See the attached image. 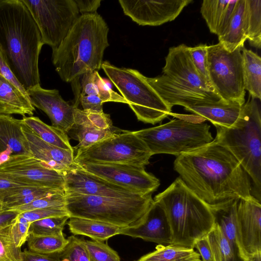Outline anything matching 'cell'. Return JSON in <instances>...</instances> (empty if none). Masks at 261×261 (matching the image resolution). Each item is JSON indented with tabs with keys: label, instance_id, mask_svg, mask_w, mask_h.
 Wrapping results in <instances>:
<instances>
[{
	"label": "cell",
	"instance_id": "6da1fadb",
	"mask_svg": "<svg viewBox=\"0 0 261 261\" xmlns=\"http://www.w3.org/2000/svg\"><path fill=\"white\" fill-rule=\"evenodd\" d=\"M174 169L185 184L209 206L231 199L255 198L248 174L234 156L214 140L177 156Z\"/></svg>",
	"mask_w": 261,
	"mask_h": 261
},
{
	"label": "cell",
	"instance_id": "7a4b0ae2",
	"mask_svg": "<svg viewBox=\"0 0 261 261\" xmlns=\"http://www.w3.org/2000/svg\"><path fill=\"white\" fill-rule=\"evenodd\" d=\"M43 44L22 0H0V48L25 91L40 85L39 57Z\"/></svg>",
	"mask_w": 261,
	"mask_h": 261
},
{
	"label": "cell",
	"instance_id": "3957f363",
	"mask_svg": "<svg viewBox=\"0 0 261 261\" xmlns=\"http://www.w3.org/2000/svg\"><path fill=\"white\" fill-rule=\"evenodd\" d=\"M108 25L97 12L81 14L60 44L53 49L52 62L64 82L71 83L90 71L101 68L109 46Z\"/></svg>",
	"mask_w": 261,
	"mask_h": 261
},
{
	"label": "cell",
	"instance_id": "277c9868",
	"mask_svg": "<svg viewBox=\"0 0 261 261\" xmlns=\"http://www.w3.org/2000/svg\"><path fill=\"white\" fill-rule=\"evenodd\" d=\"M164 209L172 232V245L191 248L207 235L215 222L205 202L179 177L153 199Z\"/></svg>",
	"mask_w": 261,
	"mask_h": 261
},
{
	"label": "cell",
	"instance_id": "5b68a950",
	"mask_svg": "<svg viewBox=\"0 0 261 261\" xmlns=\"http://www.w3.org/2000/svg\"><path fill=\"white\" fill-rule=\"evenodd\" d=\"M215 126L217 134L214 140L234 156L252 179L260 198L261 113L257 99L251 97L243 104L231 126Z\"/></svg>",
	"mask_w": 261,
	"mask_h": 261
},
{
	"label": "cell",
	"instance_id": "8992f818",
	"mask_svg": "<svg viewBox=\"0 0 261 261\" xmlns=\"http://www.w3.org/2000/svg\"><path fill=\"white\" fill-rule=\"evenodd\" d=\"M153 202L152 194L117 198L68 193L65 207L70 217L97 220L123 228L138 225Z\"/></svg>",
	"mask_w": 261,
	"mask_h": 261
},
{
	"label": "cell",
	"instance_id": "52a82bcc",
	"mask_svg": "<svg viewBox=\"0 0 261 261\" xmlns=\"http://www.w3.org/2000/svg\"><path fill=\"white\" fill-rule=\"evenodd\" d=\"M101 68L138 120L154 124L171 114L172 108L137 70L118 67L107 61L103 62Z\"/></svg>",
	"mask_w": 261,
	"mask_h": 261
},
{
	"label": "cell",
	"instance_id": "ba28073f",
	"mask_svg": "<svg viewBox=\"0 0 261 261\" xmlns=\"http://www.w3.org/2000/svg\"><path fill=\"white\" fill-rule=\"evenodd\" d=\"M207 123L174 119L155 127L134 132L152 155L170 154L178 156L205 146L214 140Z\"/></svg>",
	"mask_w": 261,
	"mask_h": 261
},
{
	"label": "cell",
	"instance_id": "9c48e42d",
	"mask_svg": "<svg viewBox=\"0 0 261 261\" xmlns=\"http://www.w3.org/2000/svg\"><path fill=\"white\" fill-rule=\"evenodd\" d=\"M145 144L134 132L121 133L76 150L77 164H125L145 167L152 156Z\"/></svg>",
	"mask_w": 261,
	"mask_h": 261
},
{
	"label": "cell",
	"instance_id": "30bf717a",
	"mask_svg": "<svg viewBox=\"0 0 261 261\" xmlns=\"http://www.w3.org/2000/svg\"><path fill=\"white\" fill-rule=\"evenodd\" d=\"M242 48L229 52L220 43L207 46V68L215 92L226 102L245 103Z\"/></svg>",
	"mask_w": 261,
	"mask_h": 261
},
{
	"label": "cell",
	"instance_id": "8fae6325",
	"mask_svg": "<svg viewBox=\"0 0 261 261\" xmlns=\"http://www.w3.org/2000/svg\"><path fill=\"white\" fill-rule=\"evenodd\" d=\"M40 31L42 43L57 48L80 16L74 0H22Z\"/></svg>",
	"mask_w": 261,
	"mask_h": 261
},
{
	"label": "cell",
	"instance_id": "7c38bea8",
	"mask_svg": "<svg viewBox=\"0 0 261 261\" xmlns=\"http://www.w3.org/2000/svg\"><path fill=\"white\" fill-rule=\"evenodd\" d=\"M0 175L32 186L65 192L63 174L45 166L32 156H11L0 165Z\"/></svg>",
	"mask_w": 261,
	"mask_h": 261
},
{
	"label": "cell",
	"instance_id": "4fadbf2b",
	"mask_svg": "<svg viewBox=\"0 0 261 261\" xmlns=\"http://www.w3.org/2000/svg\"><path fill=\"white\" fill-rule=\"evenodd\" d=\"M77 164L87 172L145 195L152 194L160 185L159 179L147 172L144 167L125 164Z\"/></svg>",
	"mask_w": 261,
	"mask_h": 261
},
{
	"label": "cell",
	"instance_id": "5bb4252c",
	"mask_svg": "<svg viewBox=\"0 0 261 261\" xmlns=\"http://www.w3.org/2000/svg\"><path fill=\"white\" fill-rule=\"evenodd\" d=\"M63 175L65 194L76 193L117 198L136 197L145 195L137 191L116 185L87 172L76 163L73 167Z\"/></svg>",
	"mask_w": 261,
	"mask_h": 261
},
{
	"label": "cell",
	"instance_id": "9a60e30c",
	"mask_svg": "<svg viewBox=\"0 0 261 261\" xmlns=\"http://www.w3.org/2000/svg\"><path fill=\"white\" fill-rule=\"evenodd\" d=\"M191 0H119L124 13L141 25L157 26L174 20Z\"/></svg>",
	"mask_w": 261,
	"mask_h": 261
},
{
	"label": "cell",
	"instance_id": "2e32d148",
	"mask_svg": "<svg viewBox=\"0 0 261 261\" xmlns=\"http://www.w3.org/2000/svg\"><path fill=\"white\" fill-rule=\"evenodd\" d=\"M237 231L241 254L244 260L261 253V204L256 198L239 199Z\"/></svg>",
	"mask_w": 261,
	"mask_h": 261
},
{
	"label": "cell",
	"instance_id": "e0dca14e",
	"mask_svg": "<svg viewBox=\"0 0 261 261\" xmlns=\"http://www.w3.org/2000/svg\"><path fill=\"white\" fill-rule=\"evenodd\" d=\"M163 72V74L193 90L203 94H217L210 90L200 76L192 61L189 47L184 44L169 49Z\"/></svg>",
	"mask_w": 261,
	"mask_h": 261
},
{
	"label": "cell",
	"instance_id": "ac0fdd59",
	"mask_svg": "<svg viewBox=\"0 0 261 261\" xmlns=\"http://www.w3.org/2000/svg\"><path fill=\"white\" fill-rule=\"evenodd\" d=\"M34 107L43 111L49 117L51 126L66 134L74 123L72 105L65 101L57 89H46L40 85L27 90Z\"/></svg>",
	"mask_w": 261,
	"mask_h": 261
},
{
	"label": "cell",
	"instance_id": "d6986e66",
	"mask_svg": "<svg viewBox=\"0 0 261 261\" xmlns=\"http://www.w3.org/2000/svg\"><path fill=\"white\" fill-rule=\"evenodd\" d=\"M119 234L140 238L159 245H169L172 242V232L166 214L154 201L138 225L120 228Z\"/></svg>",
	"mask_w": 261,
	"mask_h": 261
},
{
	"label": "cell",
	"instance_id": "ffe728a7",
	"mask_svg": "<svg viewBox=\"0 0 261 261\" xmlns=\"http://www.w3.org/2000/svg\"><path fill=\"white\" fill-rule=\"evenodd\" d=\"M147 80L171 108L174 105H179L187 109L207 100H222L217 94H207L195 91L163 74L154 77H147Z\"/></svg>",
	"mask_w": 261,
	"mask_h": 261
},
{
	"label": "cell",
	"instance_id": "44dd1931",
	"mask_svg": "<svg viewBox=\"0 0 261 261\" xmlns=\"http://www.w3.org/2000/svg\"><path fill=\"white\" fill-rule=\"evenodd\" d=\"M21 127L31 155L45 166L62 174L74 167L73 150L62 149L43 141L22 122Z\"/></svg>",
	"mask_w": 261,
	"mask_h": 261
},
{
	"label": "cell",
	"instance_id": "7402d4cb",
	"mask_svg": "<svg viewBox=\"0 0 261 261\" xmlns=\"http://www.w3.org/2000/svg\"><path fill=\"white\" fill-rule=\"evenodd\" d=\"M21 124V119L0 114V165L12 156H32Z\"/></svg>",
	"mask_w": 261,
	"mask_h": 261
},
{
	"label": "cell",
	"instance_id": "603a6c76",
	"mask_svg": "<svg viewBox=\"0 0 261 261\" xmlns=\"http://www.w3.org/2000/svg\"><path fill=\"white\" fill-rule=\"evenodd\" d=\"M243 105L233 102L208 100L185 109L210 121L214 125L231 126L238 118Z\"/></svg>",
	"mask_w": 261,
	"mask_h": 261
},
{
	"label": "cell",
	"instance_id": "cb8c5ba5",
	"mask_svg": "<svg viewBox=\"0 0 261 261\" xmlns=\"http://www.w3.org/2000/svg\"><path fill=\"white\" fill-rule=\"evenodd\" d=\"M95 71H88L71 82L74 96L72 105L76 108L81 106L82 108L81 110L84 111L102 112H103V103L99 96L95 80Z\"/></svg>",
	"mask_w": 261,
	"mask_h": 261
},
{
	"label": "cell",
	"instance_id": "d4e9b609",
	"mask_svg": "<svg viewBox=\"0 0 261 261\" xmlns=\"http://www.w3.org/2000/svg\"><path fill=\"white\" fill-rule=\"evenodd\" d=\"M73 114L74 123L67 133L71 138L79 142L77 145L73 147V149L89 147L124 130L114 126L107 129L98 128L89 122L78 108L74 109Z\"/></svg>",
	"mask_w": 261,
	"mask_h": 261
},
{
	"label": "cell",
	"instance_id": "484cf974",
	"mask_svg": "<svg viewBox=\"0 0 261 261\" xmlns=\"http://www.w3.org/2000/svg\"><path fill=\"white\" fill-rule=\"evenodd\" d=\"M35 110L29 97L0 74V114L32 116Z\"/></svg>",
	"mask_w": 261,
	"mask_h": 261
},
{
	"label": "cell",
	"instance_id": "4316f807",
	"mask_svg": "<svg viewBox=\"0 0 261 261\" xmlns=\"http://www.w3.org/2000/svg\"><path fill=\"white\" fill-rule=\"evenodd\" d=\"M221 43L228 51L243 48L247 40L245 28V0H238L225 32L218 37Z\"/></svg>",
	"mask_w": 261,
	"mask_h": 261
},
{
	"label": "cell",
	"instance_id": "83f0119b",
	"mask_svg": "<svg viewBox=\"0 0 261 261\" xmlns=\"http://www.w3.org/2000/svg\"><path fill=\"white\" fill-rule=\"evenodd\" d=\"M239 200L238 199H231L208 206L214 215L215 223L218 225L225 237L241 254L237 231V208Z\"/></svg>",
	"mask_w": 261,
	"mask_h": 261
},
{
	"label": "cell",
	"instance_id": "f1b7e54d",
	"mask_svg": "<svg viewBox=\"0 0 261 261\" xmlns=\"http://www.w3.org/2000/svg\"><path fill=\"white\" fill-rule=\"evenodd\" d=\"M67 225L73 235H83L94 241L103 242L119 234L120 228L101 221L71 217Z\"/></svg>",
	"mask_w": 261,
	"mask_h": 261
},
{
	"label": "cell",
	"instance_id": "f546056e",
	"mask_svg": "<svg viewBox=\"0 0 261 261\" xmlns=\"http://www.w3.org/2000/svg\"><path fill=\"white\" fill-rule=\"evenodd\" d=\"M245 90L251 97L261 98V58L251 50L242 49Z\"/></svg>",
	"mask_w": 261,
	"mask_h": 261
},
{
	"label": "cell",
	"instance_id": "4dcf8cb0",
	"mask_svg": "<svg viewBox=\"0 0 261 261\" xmlns=\"http://www.w3.org/2000/svg\"><path fill=\"white\" fill-rule=\"evenodd\" d=\"M21 120L43 141L62 149L74 151L66 133L46 124L37 117L24 116Z\"/></svg>",
	"mask_w": 261,
	"mask_h": 261
},
{
	"label": "cell",
	"instance_id": "1f68e13d",
	"mask_svg": "<svg viewBox=\"0 0 261 261\" xmlns=\"http://www.w3.org/2000/svg\"><path fill=\"white\" fill-rule=\"evenodd\" d=\"M200 254L193 248L175 245H158L155 250L135 261H195Z\"/></svg>",
	"mask_w": 261,
	"mask_h": 261
},
{
	"label": "cell",
	"instance_id": "d6a6232c",
	"mask_svg": "<svg viewBox=\"0 0 261 261\" xmlns=\"http://www.w3.org/2000/svg\"><path fill=\"white\" fill-rule=\"evenodd\" d=\"M215 261H245L215 223L207 234Z\"/></svg>",
	"mask_w": 261,
	"mask_h": 261
},
{
	"label": "cell",
	"instance_id": "836d02e7",
	"mask_svg": "<svg viewBox=\"0 0 261 261\" xmlns=\"http://www.w3.org/2000/svg\"><path fill=\"white\" fill-rule=\"evenodd\" d=\"M27 242L31 251L47 255H60L68 243L63 233L51 236L30 233Z\"/></svg>",
	"mask_w": 261,
	"mask_h": 261
},
{
	"label": "cell",
	"instance_id": "e575fe53",
	"mask_svg": "<svg viewBox=\"0 0 261 261\" xmlns=\"http://www.w3.org/2000/svg\"><path fill=\"white\" fill-rule=\"evenodd\" d=\"M245 28L250 44L261 47V1L245 0Z\"/></svg>",
	"mask_w": 261,
	"mask_h": 261
},
{
	"label": "cell",
	"instance_id": "d590c367",
	"mask_svg": "<svg viewBox=\"0 0 261 261\" xmlns=\"http://www.w3.org/2000/svg\"><path fill=\"white\" fill-rule=\"evenodd\" d=\"M229 0H204L200 12L210 32L217 34Z\"/></svg>",
	"mask_w": 261,
	"mask_h": 261
},
{
	"label": "cell",
	"instance_id": "8d00e7d4",
	"mask_svg": "<svg viewBox=\"0 0 261 261\" xmlns=\"http://www.w3.org/2000/svg\"><path fill=\"white\" fill-rule=\"evenodd\" d=\"M69 215L46 218L31 223L29 234L38 236H51L63 232Z\"/></svg>",
	"mask_w": 261,
	"mask_h": 261
},
{
	"label": "cell",
	"instance_id": "74e56055",
	"mask_svg": "<svg viewBox=\"0 0 261 261\" xmlns=\"http://www.w3.org/2000/svg\"><path fill=\"white\" fill-rule=\"evenodd\" d=\"M91 261H120L117 252L103 242L83 240Z\"/></svg>",
	"mask_w": 261,
	"mask_h": 261
},
{
	"label": "cell",
	"instance_id": "f35d334b",
	"mask_svg": "<svg viewBox=\"0 0 261 261\" xmlns=\"http://www.w3.org/2000/svg\"><path fill=\"white\" fill-rule=\"evenodd\" d=\"M207 46L208 45L206 44H200L194 47H189V51L192 61L200 76L210 90L215 93L211 85L208 76L207 60Z\"/></svg>",
	"mask_w": 261,
	"mask_h": 261
},
{
	"label": "cell",
	"instance_id": "ab89813d",
	"mask_svg": "<svg viewBox=\"0 0 261 261\" xmlns=\"http://www.w3.org/2000/svg\"><path fill=\"white\" fill-rule=\"evenodd\" d=\"M10 226L0 230V261H20L21 248L16 246Z\"/></svg>",
	"mask_w": 261,
	"mask_h": 261
},
{
	"label": "cell",
	"instance_id": "60d3db41",
	"mask_svg": "<svg viewBox=\"0 0 261 261\" xmlns=\"http://www.w3.org/2000/svg\"><path fill=\"white\" fill-rule=\"evenodd\" d=\"M67 239L68 243L59 255L60 258L67 261H91L83 240L74 236H71Z\"/></svg>",
	"mask_w": 261,
	"mask_h": 261
},
{
	"label": "cell",
	"instance_id": "b9f144b4",
	"mask_svg": "<svg viewBox=\"0 0 261 261\" xmlns=\"http://www.w3.org/2000/svg\"><path fill=\"white\" fill-rule=\"evenodd\" d=\"M65 193H60L37 199L30 203L17 206L9 210L21 213L35 210L54 206H65Z\"/></svg>",
	"mask_w": 261,
	"mask_h": 261
},
{
	"label": "cell",
	"instance_id": "7bdbcfd3",
	"mask_svg": "<svg viewBox=\"0 0 261 261\" xmlns=\"http://www.w3.org/2000/svg\"><path fill=\"white\" fill-rule=\"evenodd\" d=\"M31 222L19 213L13 220L10 229L16 246L18 248L27 241Z\"/></svg>",
	"mask_w": 261,
	"mask_h": 261
},
{
	"label": "cell",
	"instance_id": "ee69618b",
	"mask_svg": "<svg viewBox=\"0 0 261 261\" xmlns=\"http://www.w3.org/2000/svg\"><path fill=\"white\" fill-rule=\"evenodd\" d=\"M30 222L57 216L69 215L65 206H54L20 213Z\"/></svg>",
	"mask_w": 261,
	"mask_h": 261
},
{
	"label": "cell",
	"instance_id": "f6af8a7d",
	"mask_svg": "<svg viewBox=\"0 0 261 261\" xmlns=\"http://www.w3.org/2000/svg\"><path fill=\"white\" fill-rule=\"evenodd\" d=\"M95 80L98 89L99 97L103 103L116 102L127 103L121 95L111 89L96 70L95 71Z\"/></svg>",
	"mask_w": 261,
	"mask_h": 261
},
{
	"label": "cell",
	"instance_id": "bcb514c9",
	"mask_svg": "<svg viewBox=\"0 0 261 261\" xmlns=\"http://www.w3.org/2000/svg\"><path fill=\"white\" fill-rule=\"evenodd\" d=\"M0 74L14 85L24 95L28 96L27 91L16 79L11 70L0 48ZM29 97V96H28Z\"/></svg>",
	"mask_w": 261,
	"mask_h": 261
},
{
	"label": "cell",
	"instance_id": "7dc6e473",
	"mask_svg": "<svg viewBox=\"0 0 261 261\" xmlns=\"http://www.w3.org/2000/svg\"><path fill=\"white\" fill-rule=\"evenodd\" d=\"M194 248L199 251L202 261H215L207 235L197 240L194 244Z\"/></svg>",
	"mask_w": 261,
	"mask_h": 261
},
{
	"label": "cell",
	"instance_id": "c3c4849f",
	"mask_svg": "<svg viewBox=\"0 0 261 261\" xmlns=\"http://www.w3.org/2000/svg\"><path fill=\"white\" fill-rule=\"evenodd\" d=\"M20 261H61L59 255H47L24 249L21 253Z\"/></svg>",
	"mask_w": 261,
	"mask_h": 261
},
{
	"label": "cell",
	"instance_id": "681fc988",
	"mask_svg": "<svg viewBox=\"0 0 261 261\" xmlns=\"http://www.w3.org/2000/svg\"><path fill=\"white\" fill-rule=\"evenodd\" d=\"M81 14L96 13L100 7V0H74Z\"/></svg>",
	"mask_w": 261,
	"mask_h": 261
},
{
	"label": "cell",
	"instance_id": "f907efd6",
	"mask_svg": "<svg viewBox=\"0 0 261 261\" xmlns=\"http://www.w3.org/2000/svg\"><path fill=\"white\" fill-rule=\"evenodd\" d=\"M237 1L238 0H229L216 34L218 37L225 32L232 17Z\"/></svg>",
	"mask_w": 261,
	"mask_h": 261
},
{
	"label": "cell",
	"instance_id": "816d5d0a",
	"mask_svg": "<svg viewBox=\"0 0 261 261\" xmlns=\"http://www.w3.org/2000/svg\"><path fill=\"white\" fill-rule=\"evenodd\" d=\"M19 213L13 210L0 212V230L11 225L13 220Z\"/></svg>",
	"mask_w": 261,
	"mask_h": 261
},
{
	"label": "cell",
	"instance_id": "f5cc1de1",
	"mask_svg": "<svg viewBox=\"0 0 261 261\" xmlns=\"http://www.w3.org/2000/svg\"><path fill=\"white\" fill-rule=\"evenodd\" d=\"M21 187H34L0 175V192Z\"/></svg>",
	"mask_w": 261,
	"mask_h": 261
},
{
	"label": "cell",
	"instance_id": "db71d44e",
	"mask_svg": "<svg viewBox=\"0 0 261 261\" xmlns=\"http://www.w3.org/2000/svg\"><path fill=\"white\" fill-rule=\"evenodd\" d=\"M245 261H261V253L255 254Z\"/></svg>",
	"mask_w": 261,
	"mask_h": 261
},
{
	"label": "cell",
	"instance_id": "11a10c76",
	"mask_svg": "<svg viewBox=\"0 0 261 261\" xmlns=\"http://www.w3.org/2000/svg\"><path fill=\"white\" fill-rule=\"evenodd\" d=\"M3 211V203L2 200L0 199V212Z\"/></svg>",
	"mask_w": 261,
	"mask_h": 261
},
{
	"label": "cell",
	"instance_id": "9f6ffc18",
	"mask_svg": "<svg viewBox=\"0 0 261 261\" xmlns=\"http://www.w3.org/2000/svg\"><path fill=\"white\" fill-rule=\"evenodd\" d=\"M195 261H202V260H201L200 259H198V260H196Z\"/></svg>",
	"mask_w": 261,
	"mask_h": 261
}]
</instances>
